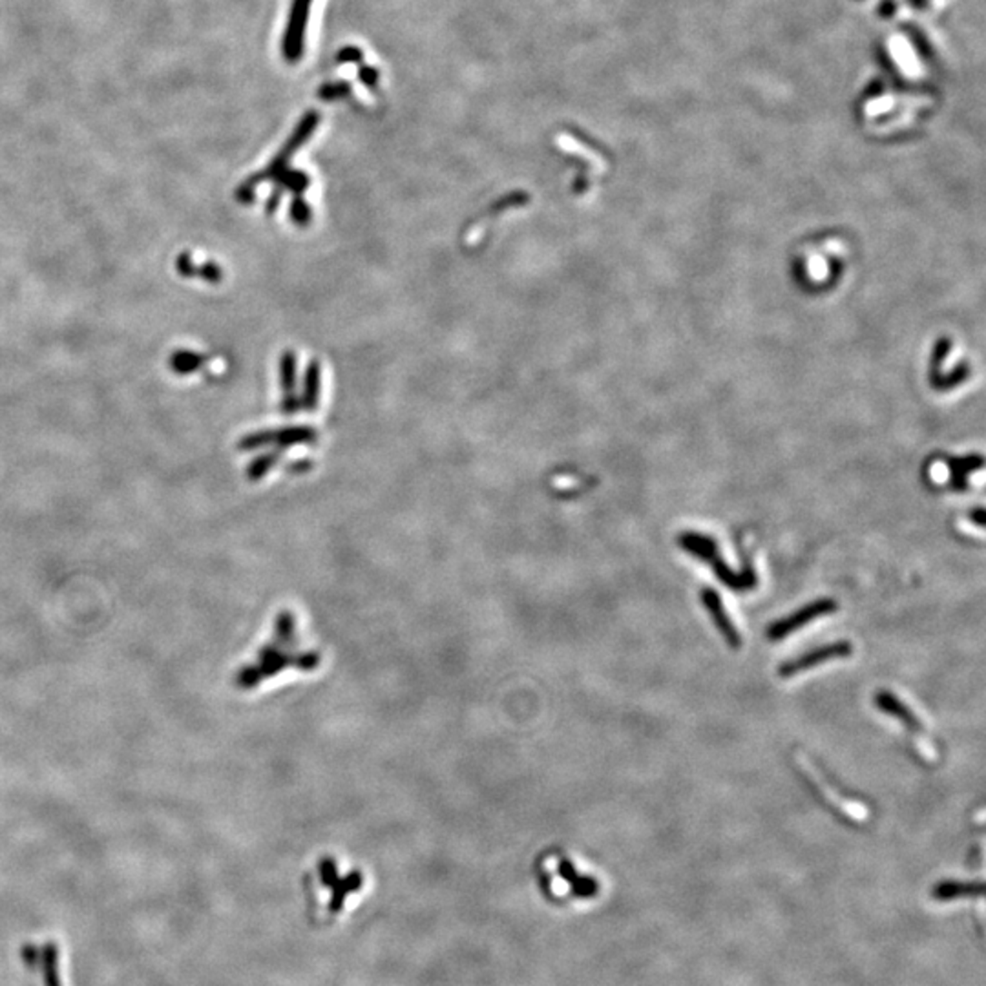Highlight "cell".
I'll list each match as a JSON object with an SVG mask.
<instances>
[{"label": "cell", "mask_w": 986, "mask_h": 986, "mask_svg": "<svg viewBox=\"0 0 986 986\" xmlns=\"http://www.w3.org/2000/svg\"><path fill=\"white\" fill-rule=\"evenodd\" d=\"M320 654L300 647L296 620L291 613H280L273 638L256 656V662L244 667L236 676V685L244 691L258 687L262 682L274 678L282 671L296 669L311 672L318 669Z\"/></svg>", "instance_id": "6da1fadb"}, {"label": "cell", "mask_w": 986, "mask_h": 986, "mask_svg": "<svg viewBox=\"0 0 986 986\" xmlns=\"http://www.w3.org/2000/svg\"><path fill=\"white\" fill-rule=\"evenodd\" d=\"M835 611H837V603H835L833 600H830V598L817 600V602L806 605L804 609H801L799 613H795V614H792V616H787V618H783V620L772 623V625L769 627V631H767V636H769V640H772V642L782 640V638H785V636H789V634H793L795 631L802 629L804 625H808V623H812V622H815V620H819V618H824V616L833 614Z\"/></svg>", "instance_id": "7a4b0ae2"}, {"label": "cell", "mask_w": 986, "mask_h": 986, "mask_svg": "<svg viewBox=\"0 0 986 986\" xmlns=\"http://www.w3.org/2000/svg\"><path fill=\"white\" fill-rule=\"evenodd\" d=\"M853 652V647L850 642H835V643H830L826 647H819L797 660H792L787 662L780 667L778 674L782 678H792V676H797L808 669H813L817 665H822L826 662H832V660H841V658H848L850 654Z\"/></svg>", "instance_id": "3957f363"}, {"label": "cell", "mask_w": 986, "mask_h": 986, "mask_svg": "<svg viewBox=\"0 0 986 986\" xmlns=\"http://www.w3.org/2000/svg\"><path fill=\"white\" fill-rule=\"evenodd\" d=\"M309 8H311V0H294L293 3L287 34L284 37V55L289 63H296L304 54V39H305V26L309 19Z\"/></svg>", "instance_id": "277c9868"}, {"label": "cell", "mask_w": 986, "mask_h": 986, "mask_svg": "<svg viewBox=\"0 0 986 986\" xmlns=\"http://www.w3.org/2000/svg\"><path fill=\"white\" fill-rule=\"evenodd\" d=\"M702 602H703V605L707 607V611L711 613V616H712V620H714L718 631H720L722 636L727 640V643H729L732 649H738V647L742 645V638H740L738 631L734 629L732 622L729 620V616H727V613H725V609H723V605H722L720 596L716 594L714 590L705 588V590L702 592Z\"/></svg>", "instance_id": "5b68a950"}, {"label": "cell", "mask_w": 986, "mask_h": 986, "mask_svg": "<svg viewBox=\"0 0 986 986\" xmlns=\"http://www.w3.org/2000/svg\"><path fill=\"white\" fill-rule=\"evenodd\" d=\"M875 703H877V707H879L882 712H888V714L895 716V718L901 720L904 725L913 727L915 731L921 729V723H919V720L915 718V714H911L910 709H908L901 700H897L891 692H879L877 698H875Z\"/></svg>", "instance_id": "8992f818"}, {"label": "cell", "mask_w": 986, "mask_h": 986, "mask_svg": "<svg viewBox=\"0 0 986 986\" xmlns=\"http://www.w3.org/2000/svg\"><path fill=\"white\" fill-rule=\"evenodd\" d=\"M349 94V85L347 83H338V85H325L322 86L320 90V97L324 101H333V99H338V97H344Z\"/></svg>", "instance_id": "52a82bcc"}, {"label": "cell", "mask_w": 986, "mask_h": 986, "mask_svg": "<svg viewBox=\"0 0 986 986\" xmlns=\"http://www.w3.org/2000/svg\"><path fill=\"white\" fill-rule=\"evenodd\" d=\"M338 61L340 63H360L362 61V52L358 48H354V46H347L338 54Z\"/></svg>", "instance_id": "ba28073f"}, {"label": "cell", "mask_w": 986, "mask_h": 986, "mask_svg": "<svg viewBox=\"0 0 986 986\" xmlns=\"http://www.w3.org/2000/svg\"><path fill=\"white\" fill-rule=\"evenodd\" d=\"M360 81L369 86V88H374L376 81H378V72L374 68H362L360 70Z\"/></svg>", "instance_id": "9c48e42d"}]
</instances>
